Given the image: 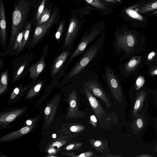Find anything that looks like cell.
I'll use <instances>...</instances> for the list:
<instances>
[{"mask_svg":"<svg viewBox=\"0 0 157 157\" xmlns=\"http://www.w3.org/2000/svg\"><path fill=\"white\" fill-rule=\"evenodd\" d=\"M84 126L78 122H71L63 124L57 132L59 135H70L78 133L85 129Z\"/></svg>","mask_w":157,"mask_h":157,"instance_id":"14","label":"cell"},{"mask_svg":"<svg viewBox=\"0 0 157 157\" xmlns=\"http://www.w3.org/2000/svg\"><path fill=\"white\" fill-rule=\"evenodd\" d=\"M47 1L48 0H42L36 12L35 17L36 22L39 19L44 10Z\"/></svg>","mask_w":157,"mask_h":157,"instance_id":"30","label":"cell"},{"mask_svg":"<svg viewBox=\"0 0 157 157\" xmlns=\"http://www.w3.org/2000/svg\"><path fill=\"white\" fill-rule=\"evenodd\" d=\"M80 27L78 22L75 18L71 19L65 37L63 46L66 48L74 45L77 40L80 30Z\"/></svg>","mask_w":157,"mask_h":157,"instance_id":"11","label":"cell"},{"mask_svg":"<svg viewBox=\"0 0 157 157\" xmlns=\"http://www.w3.org/2000/svg\"><path fill=\"white\" fill-rule=\"evenodd\" d=\"M140 101L138 99L136 101L134 105V109H137L140 106Z\"/></svg>","mask_w":157,"mask_h":157,"instance_id":"38","label":"cell"},{"mask_svg":"<svg viewBox=\"0 0 157 157\" xmlns=\"http://www.w3.org/2000/svg\"><path fill=\"white\" fill-rule=\"evenodd\" d=\"M90 143L96 151L102 154H109L107 146V143L106 140H96L91 139L89 140Z\"/></svg>","mask_w":157,"mask_h":157,"instance_id":"20","label":"cell"},{"mask_svg":"<svg viewBox=\"0 0 157 157\" xmlns=\"http://www.w3.org/2000/svg\"><path fill=\"white\" fill-rule=\"evenodd\" d=\"M25 31V29H24L20 32L17 36L14 44L13 50H15L17 49L18 51L19 49L21 46Z\"/></svg>","mask_w":157,"mask_h":157,"instance_id":"28","label":"cell"},{"mask_svg":"<svg viewBox=\"0 0 157 157\" xmlns=\"http://www.w3.org/2000/svg\"><path fill=\"white\" fill-rule=\"evenodd\" d=\"M96 71H90L79 78L92 94L102 100L109 109L111 104Z\"/></svg>","mask_w":157,"mask_h":157,"instance_id":"4","label":"cell"},{"mask_svg":"<svg viewBox=\"0 0 157 157\" xmlns=\"http://www.w3.org/2000/svg\"><path fill=\"white\" fill-rule=\"evenodd\" d=\"M8 84V73L6 70L2 74L0 80V95L5 91Z\"/></svg>","mask_w":157,"mask_h":157,"instance_id":"23","label":"cell"},{"mask_svg":"<svg viewBox=\"0 0 157 157\" xmlns=\"http://www.w3.org/2000/svg\"><path fill=\"white\" fill-rule=\"evenodd\" d=\"M97 120L96 116L93 115H91L90 118V123L95 128L97 125Z\"/></svg>","mask_w":157,"mask_h":157,"instance_id":"35","label":"cell"},{"mask_svg":"<svg viewBox=\"0 0 157 157\" xmlns=\"http://www.w3.org/2000/svg\"><path fill=\"white\" fill-rule=\"evenodd\" d=\"M132 6L139 13L147 15L157 10V0H148Z\"/></svg>","mask_w":157,"mask_h":157,"instance_id":"15","label":"cell"},{"mask_svg":"<svg viewBox=\"0 0 157 157\" xmlns=\"http://www.w3.org/2000/svg\"><path fill=\"white\" fill-rule=\"evenodd\" d=\"M85 1L87 3L96 8L102 10L106 9L105 5L99 0H85Z\"/></svg>","mask_w":157,"mask_h":157,"instance_id":"29","label":"cell"},{"mask_svg":"<svg viewBox=\"0 0 157 157\" xmlns=\"http://www.w3.org/2000/svg\"><path fill=\"white\" fill-rule=\"evenodd\" d=\"M105 1H106L111 2H116L114 0H104Z\"/></svg>","mask_w":157,"mask_h":157,"instance_id":"41","label":"cell"},{"mask_svg":"<svg viewBox=\"0 0 157 157\" xmlns=\"http://www.w3.org/2000/svg\"><path fill=\"white\" fill-rule=\"evenodd\" d=\"M52 136L53 138L55 139L56 137V135L55 134H53L52 135Z\"/></svg>","mask_w":157,"mask_h":157,"instance_id":"42","label":"cell"},{"mask_svg":"<svg viewBox=\"0 0 157 157\" xmlns=\"http://www.w3.org/2000/svg\"><path fill=\"white\" fill-rule=\"evenodd\" d=\"M43 85L42 82H40L34 86L30 90L26 98H31L36 95L40 90Z\"/></svg>","mask_w":157,"mask_h":157,"instance_id":"26","label":"cell"},{"mask_svg":"<svg viewBox=\"0 0 157 157\" xmlns=\"http://www.w3.org/2000/svg\"><path fill=\"white\" fill-rule=\"evenodd\" d=\"M148 73L151 76L157 75V66L151 67Z\"/></svg>","mask_w":157,"mask_h":157,"instance_id":"36","label":"cell"},{"mask_svg":"<svg viewBox=\"0 0 157 157\" xmlns=\"http://www.w3.org/2000/svg\"><path fill=\"white\" fill-rule=\"evenodd\" d=\"M74 45L65 48V51L58 57L52 67V75H55L64 65L73 50Z\"/></svg>","mask_w":157,"mask_h":157,"instance_id":"16","label":"cell"},{"mask_svg":"<svg viewBox=\"0 0 157 157\" xmlns=\"http://www.w3.org/2000/svg\"><path fill=\"white\" fill-rule=\"evenodd\" d=\"M64 20H63L60 22L55 34L56 39L58 41L62 34L65 26Z\"/></svg>","mask_w":157,"mask_h":157,"instance_id":"31","label":"cell"},{"mask_svg":"<svg viewBox=\"0 0 157 157\" xmlns=\"http://www.w3.org/2000/svg\"><path fill=\"white\" fill-rule=\"evenodd\" d=\"M137 43L135 32L126 29L117 30L112 42L114 54L120 56L121 61L134 54Z\"/></svg>","mask_w":157,"mask_h":157,"instance_id":"3","label":"cell"},{"mask_svg":"<svg viewBox=\"0 0 157 157\" xmlns=\"http://www.w3.org/2000/svg\"><path fill=\"white\" fill-rule=\"evenodd\" d=\"M141 59L140 56H134L124 63L120 64L117 66V68L121 75L126 78L131 75L139 65Z\"/></svg>","mask_w":157,"mask_h":157,"instance_id":"12","label":"cell"},{"mask_svg":"<svg viewBox=\"0 0 157 157\" xmlns=\"http://www.w3.org/2000/svg\"><path fill=\"white\" fill-rule=\"evenodd\" d=\"M32 19L29 21L25 26L21 46L18 51V52L24 48L27 41L31 28L32 23Z\"/></svg>","mask_w":157,"mask_h":157,"instance_id":"22","label":"cell"},{"mask_svg":"<svg viewBox=\"0 0 157 157\" xmlns=\"http://www.w3.org/2000/svg\"><path fill=\"white\" fill-rule=\"evenodd\" d=\"M136 124L138 128H141L143 126V124L142 120L140 119H138L137 121Z\"/></svg>","mask_w":157,"mask_h":157,"instance_id":"37","label":"cell"},{"mask_svg":"<svg viewBox=\"0 0 157 157\" xmlns=\"http://www.w3.org/2000/svg\"><path fill=\"white\" fill-rule=\"evenodd\" d=\"M73 81L77 85L82 89L96 117L98 119H101L102 116L103 115L106 114V113L98 101L94 97L80 78Z\"/></svg>","mask_w":157,"mask_h":157,"instance_id":"7","label":"cell"},{"mask_svg":"<svg viewBox=\"0 0 157 157\" xmlns=\"http://www.w3.org/2000/svg\"><path fill=\"white\" fill-rule=\"evenodd\" d=\"M26 107L13 108L0 113V126L1 128H6L9 124L22 115L27 110Z\"/></svg>","mask_w":157,"mask_h":157,"instance_id":"10","label":"cell"},{"mask_svg":"<svg viewBox=\"0 0 157 157\" xmlns=\"http://www.w3.org/2000/svg\"><path fill=\"white\" fill-rule=\"evenodd\" d=\"M60 99V96H56L46 107L44 111V125L45 127L48 126L53 121Z\"/></svg>","mask_w":157,"mask_h":157,"instance_id":"13","label":"cell"},{"mask_svg":"<svg viewBox=\"0 0 157 157\" xmlns=\"http://www.w3.org/2000/svg\"><path fill=\"white\" fill-rule=\"evenodd\" d=\"M52 4H50L45 8L40 17L36 22V26L45 23L50 18L52 12Z\"/></svg>","mask_w":157,"mask_h":157,"instance_id":"21","label":"cell"},{"mask_svg":"<svg viewBox=\"0 0 157 157\" xmlns=\"http://www.w3.org/2000/svg\"><path fill=\"white\" fill-rule=\"evenodd\" d=\"M116 0V1H117L119 2H121V0Z\"/></svg>","mask_w":157,"mask_h":157,"instance_id":"43","label":"cell"},{"mask_svg":"<svg viewBox=\"0 0 157 157\" xmlns=\"http://www.w3.org/2000/svg\"><path fill=\"white\" fill-rule=\"evenodd\" d=\"M79 135V133H76L70 135H60L56 139L51 140L48 144L46 147V150L53 148L55 146L59 148L68 143L72 141L76 137Z\"/></svg>","mask_w":157,"mask_h":157,"instance_id":"17","label":"cell"},{"mask_svg":"<svg viewBox=\"0 0 157 157\" xmlns=\"http://www.w3.org/2000/svg\"><path fill=\"white\" fill-rule=\"evenodd\" d=\"M105 39V33H103L82 52L66 75L67 81H73L90 71L97 70L99 66L94 67L104 56Z\"/></svg>","mask_w":157,"mask_h":157,"instance_id":"1","label":"cell"},{"mask_svg":"<svg viewBox=\"0 0 157 157\" xmlns=\"http://www.w3.org/2000/svg\"><path fill=\"white\" fill-rule=\"evenodd\" d=\"M45 66L44 57H42L38 62L32 65L29 68L30 77L33 79L38 78L44 68Z\"/></svg>","mask_w":157,"mask_h":157,"instance_id":"19","label":"cell"},{"mask_svg":"<svg viewBox=\"0 0 157 157\" xmlns=\"http://www.w3.org/2000/svg\"><path fill=\"white\" fill-rule=\"evenodd\" d=\"M40 116L39 114L35 118L33 124L25 126L19 130L5 135L0 138L1 142H7L15 140L34 130L37 127V123Z\"/></svg>","mask_w":157,"mask_h":157,"instance_id":"9","label":"cell"},{"mask_svg":"<svg viewBox=\"0 0 157 157\" xmlns=\"http://www.w3.org/2000/svg\"><path fill=\"white\" fill-rule=\"evenodd\" d=\"M144 78L141 75L139 76L135 81V86L136 89L139 90L145 83Z\"/></svg>","mask_w":157,"mask_h":157,"instance_id":"32","label":"cell"},{"mask_svg":"<svg viewBox=\"0 0 157 157\" xmlns=\"http://www.w3.org/2000/svg\"><path fill=\"white\" fill-rule=\"evenodd\" d=\"M21 90L20 88L17 87L14 88L10 98V100L11 101L14 98H16L18 95L19 93H20Z\"/></svg>","mask_w":157,"mask_h":157,"instance_id":"33","label":"cell"},{"mask_svg":"<svg viewBox=\"0 0 157 157\" xmlns=\"http://www.w3.org/2000/svg\"><path fill=\"white\" fill-rule=\"evenodd\" d=\"M102 79L108 86L112 94L119 102L122 101V91L120 81L117 74L109 65L104 67V71L101 73Z\"/></svg>","mask_w":157,"mask_h":157,"instance_id":"5","label":"cell"},{"mask_svg":"<svg viewBox=\"0 0 157 157\" xmlns=\"http://www.w3.org/2000/svg\"><path fill=\"white\" fill-rule=\"evenodd\" d=\"M26 64V63H24L18 69L14 77L15 81L16 80L20 75L21 74L25 67Z\"/></svg>","mask_w":157,"mask_h":157,"instance_id":"34","label":"cell"},{"mask_svg":"<svg viewBox=\"0 0 157 157\" xmlns=\"http://www.w3.org/2000/svg\"><path fill=\"white\" fill-rule=\"evenodd\" d=\"M150 16H157V10L147 14Z\"/></svg>","mask_w":157,"mask_h":157,"instance_id":"39","label":"cell"},{"mask_svg":"<svg viewBox=\"0 0 157 157\" xmlns=\"http://www.w3.org/2000/svg\"><path fill=\"white\" fill-rule=\"evenodd\" d=\"M157 53L152 51L148 54L146 60V62L147 64L151 67L152 63V67H155L154 63L155 61H157Z\"/></svg>","mask_w":157,"mask_h":157,"instance_id":"27","label":"cell"},{"mask_svg":"<svg viewBox=\"0 0 157 157\" xmlns=\"http://www.w3.org/2000/svg\"><path fill=\"white\" fill-rule=\"evenodd\" d=\"M6 23L4 4L3 0H0V35L2 42L6 45Z\"/></svg>","mask_w":157,"mask_h":157,"instance_id":"18","label":"cell"},{"mask_svg":"<svg viewBox=\"0 0 157 157\" xmlns=\"http://www.w3.org/2000/svg\"><path fill=\"white\" fill-rule=\"evenodd\" d=\"M61 154L67 156L72 157H99L96 155V154L92 151H87L84 152L78 155L76 154V152H64L61 153Z\"/></svg>","mask_w":157,"mask_h":157,"instance_id":"24","label":"cell"},{"mask_svg":"<svg viewBox=\"0 0 157 157\" xmlns=\"http://www.w3.org/2000/svg\"><path fill=\"white\" fill-rule=\"evenodd\" d=\"M82 145V143L81 142L71 141L64 147L62 149L67 151L77 150H78Z\"/></svg>","mask_w":157,"mask_h":157,"instance_id":"25","label":"cell"},{"mask_svg":"<svg viewBox=\"0 0 157 157\" xmlns=\"http://www.w3.org/2000/svg\"><path fill=\"white\" fill-rule=\"evenodd\" d=\"M102 29L100 28L92 29L84 33L75 49L73 50L69 56L65 66V70L67 68L73 59L82 54L90 44L102 33Z\"/></svg>","mask_w":157,"mask_h":157,"instance_id":"6","label":"cell"},{"mask_svg":"<svg viewBox=\"0 0 157 157\" xmlns=\"http://www.w3.org/2000/svg\"><path fill=\"white\" fill-rule=\"evenodd\" d=\"M34 119L33 120H28L26 121V124H27L28 125H31L33 123Z\"/></svg>","mask_w":157,"mask_h":157,"instance_id":"40","label":"cell"},{"mask_svg":"<svg viewBox=\"0 0 157 157\" xmlns=\"http://www.w3.org/2000/svg\"><path fill=\"white\" fill-rule=\"evenodd\" d=\"M37 0H16L12 13L11 32L9 43L13 44L28 21Z\"/></svg>","mask_w":157,"mask_h":157,"instance_id":"2","label":"cell"},{"mask_svg":"<svg viewBox=\"0 0 157 157\" xmlns=\"http://www.w3.org/2000/svg\"><path fill=\"white\" fill-rule=\"evenodd\" d=\"M74 87L71 90L67 99L68 107L66 118H82L85 115L84 113L78 110L77 101V88L73 82Z\"/></svg>","mask_w":157,"mask_h":157,"instance_id":"8","label":"cell"}]
</instances>
